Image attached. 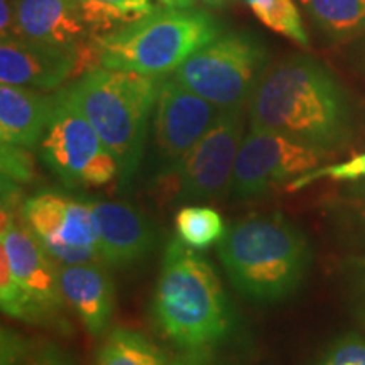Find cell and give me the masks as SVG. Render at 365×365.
Returning <instances> with one entry per match:
<instances>
[{"mask_svg": "<svg viewBox=\"0 0 365 365\" xmlns=\"http://www.w3.org/2000/svg\"><path fill=\"white\" fill-rule=\"evenodd\" d=\"M250 127L279 132L322 149L350 134V108L335 76L308 56L266 68L247 103Z\"/></svg>", "mask_w": 365, "mask_h": 365, "instance_id": "obj_1", "label": "cell"}, {"mask_svg": "<svg viewBox=\"0 0 365 365\" xmlns=\"http://www.w3.org/2000/svg\"><path fill=\"white\" fill-rule=\"evenodd\" d=\"M153 313L166 339L186 352H205L232 330V308L212 264L178 239L163 255Z\"/></svg>", "mask_w": 365, "mask_h": 365, "instance_id": "obj_2", "label": "cell"}, {"mask_svg": "<svg viewBox=\"0 0 365 365\" xmlns=\"http://www.w3.org/2000/svg\"><path fill=\"white\" fill-rule=\"evenodd\" d=\"M217 254L237 291L259 303L293 294L309 259L304 235L281 213L249 217L227 228Z\"/></svg>", "mask_w": 365, "mask_h": 365, "instance_id": "obj_3", "label": "cell"}, {"mask_svg": "<svg viewBox=\"0 0 365 365\" xmlns=\"http://www.w3.org/2000/svg\"><path fill=\"white\" fill-rule=\"evenodd\" d=\"M163 78L97 66L66 88L115 158L120 170L118 181L124 186L134 180L143 161L149 117Z\"/></svg>", "mask_w": 365, "mask_h": 365, "instance_id": "obj_4", "label": "cell"}, {"mask_svg": "<svg viewBox=\"0 0 365 365\" xmlns=\"http://www.w3.org/2000/svg\"><path fill=\"white\" fill-rule=\"evenodd\" d=\"M220 34L222 24L212 14L163 6L132 24L95 36L93 48L100 68L166 76Z\"/></svg>", "mask_w": 365, "mask_h": 365, "instance_id": "obj_5", "label": "cell"}, {"mask_svg": "<svg viewBox=\"0 0 365 365\" xmlns=\"http://www.w3.org/2000/svg\"><path fill=\"white\" fill-rule=\"evenodd\" d=\"M0 307L11 318L39 323L59 313L65 298L59 266L27 228L12 203H2Z\"/></svg>", "mask_w": 365, "mask_h": 365, "instance_id": "obj_6", "label": "cell"}, {"mask_svg": "<svg viewBox=\"0 0 365 365\" xmlns=\"http://www.w3.org/2000/svg\"><path fill=\"white\" fill-rule=\"evenodd\" d=\"M267 49L250 33H225L186 59L173 78L218 110L247 107L267 68Z\"/></svg>", "mask_w": 365, "mask_h": 365, "instance_id": "obj_7", "label": "cell"}, {"mask_svg": "<svg viewBox=\"0 0 365 365\" xmlns=\"http://www.w3.org/2000/svg\"><path fill=\"white\" fill-rule=\"evenodd\" d=\"M39 150L46 166L70 188H102L120 178L115 158L66 88L54 95L53 113Z\"/></svg>", "mask_w": 365, "mask_h": 365, "instance_id": "obj_8", "label": "cell"}, {"mask_svg": "<svg viewBox=\"0 0 365 365\" xmlns=\"http://www.w3.org/2000/svg\"><path fill=\"white\" fill-rule=\"evenodd\" d=\"M244 108L220 110L202 139L164 171L173 180L175 202L200 205L230 193L235 161L244 139Z\"/></svg>", "mask_w": 365, "mask_h": 365, "instance_id": "obj_9", "label": "cell"}, {"mask_svg": "<svg viewBox=\"0 0 365 365\" xmlns=\"http://www.w3.org/2000/svg\"><path fill=\"white\" fill-rule=\"evenodd\" d=\"M328 150L291 139L279 132L250 127L237 154L232 198L237 202L262 198L281 185L322 166Z\"/></svg>", "mask_w": 365, "mask_h": 365, "instance_id": "obj_10", "label": "cell"}, {"mask_svg": "<svg viewBox=\"0 0 365 365\" xmlns=\"http://www.w3.org/2000/svg\"><path fill=\"white\" fill-rule=\"evenodd\" d=\"M21 218L58 266L100 262L97 227L85 198L44 191L22 203Z\"/></svg>", "mask_w": 365, "mask_h": 365, "instance_id": "obj_11", "label": "cell"}, {"mask_svg": "<svg viewBox=\"0 0 365 365\" xmlns=\"http://www.w3.org/2000/svg\"><path fill=\"white\" fill-rule=\"evenodd\" d=\"M220 110L173 78H163L154 107V150L164 171L205 135Z\"/></svg>", "mask_w": 365, "mask_h": 365, "instance_id": "obj_12", "label": "cell"}, {"mask_svg": "<svg viewBox=\"0 0 365 365\" xmlns=\"http://www.w3.org/2000/svg\"><path fill=\"white\" fill-rule=\"evenodd\" d=\"M17 38L76 54L83 73L97 68L93 39L80 0H16Z\"/></svg>", "mask_w": 365, "mask_h": 365, "instance_id": "obj_13", "label": "cell"}, {"mask_svg": "<svg viewBox=\"0 0 365 365\" xmlns=\"http://www.w3.org/2000/svg\"><path fill=\"white\" fill-rule=\"evenodd\" d=\"M98 234L100 262L127 267L143 261L154 247V228L139 210L125 203L85 198Z\"/></svg>", "mask_w": 365, "mask_h": 365, "instance_id": "obj_14", "label": "cell"}, {"mask_svg": "<svg viewBox=\"0 0 365 365\" xmlns=\"http://www.w3.org/2000/svg\"><path fill=\"white\" fill-rule=\"evenodd\" d=\"M83 75L76 54L59 51L22 38H7L0 43V81L2 85L56 90L73 76Z\"/></svg>", "mask_w": 365, "mask_h": 365, "instance_id": "obj_15", "label": "cell"}, {"mask_svg": "<svg viewBox=\"0 0 365 365\" xmlns=\"http://www.w3.org/2000/svg\"><path fill=\"white\" fill-rule=\"evenodd\" d=\"M59 284L65 303L91 335L108 327L113 312V284L100 262L59 266Z\"/></svg>", "mask_w": 365, "mask_h": 365, "instance_id": "obj_16", "label": "cell"}, {"mask_svg": "<svg viewBox=\"0 0 365 365\" xmlns=\"http://www.w3.org/2000/svg\"><path fill=\"white\" fill-rule=\"evenodd\" d=\"M54 97L29 86H0V140L33 149L43 139L53 113Z\"/></svg>", "mask_w": 365, "mask_h": 365, "instance_id": "obj_17", "label": "cell"}, {"mask_svg": "<svg viewBox=\"0 0 365 365\" xmlns=\"http://www.w3.org/2000/svg\"><path fill=\"white\" fill-rule=\"evenodd\" d=\"M308 16L333 39L365 34V0H301Z\"/></svg>", "mask_w": 365, "mask_h": 365, "instance_id": "obj_18", "label": "cell"}, {"mask_svg": "<svg viewBox=\"0 0 365 365\" xmlns=\"http://www.w3.org/2000/svg\"><path fill=\"white\" fill-rule=\"evenodd\" d=\"M95 365H166L164 355L140 333L115 328L100 346Z\"/></svg>", "mask_w": 365, "mask_h": 365, "instance_id": "obj_19", "label": "cell"}, {"mask_svg": "<svg viewBox=\"0 0 365 365\" xmlns=\"http://www.w3.org/2000/svg\"><path fill=\"white\" fill-rule=\"evenodd\" d=\"M80 4L95 36L132 24L158 9L153 0H80Z\"/></svg>", "mask_w": 365, "mask_h": 365, "instance_id": "obj_20", "label": "cell"}, {"mask_svg": "<svg viewBox=\"0 0 365 365\" xmlns=\"http://www.w3.org/2000/svg\"><path fill=\"white\" fill-rule=\"evenodd\" d=\"M175 225L178 239L195 250L218 244L227 232L220 213L205 205H185L176 213Z\"/></svg>", "mask_w": 365, "mask_h": 365, "instance_id": "obj_21", "label": "cell"}, {"mask_svg": "<svg viewBox=\"0 0 365 365\" xmlns=\"http://www.w3.org/2000/svg\"><path fill=\"white\" fill-rule=\"evenodd\" d=\"M254 16L274 33L284 36L299 48H309L303 17L294 0H245Z\"/></svg>", "mask_w": 365, "mask_h": 365, "instance_id": "obj_22", "label": "cell"}, {"mask_svg": "<svg viewBox=\"0 0 365 365\" xmlns=\"http://www.w3.org/2000/svg\"><path fill=\"white\" fill-rule=\"evenodd\" d=\"M365 178V153L359 154L349 161L328 164V166H319L314 170L304 173L296 178L287 185L289 191L303 190L304 186H309L312 182L319 180H335V181H355Z\"/></svg>", "mask_w": 365, "mask_h": 365, "instance_id": "obj_23", "label": "cell"}, {"mask_svg": "<svg viewBox=\"0 0 365 365\" xmlns=\"http://www.w3.org/2000/svg\"><path fill=\"white\" fill-rule=\"evenodd\" d=\"M2 180L14 182L31 181L34 176V159L24 148L2 144Z\"/></svg>", "mask_w": 365, "mask_h": 365, "instance_id": "obj_24", "label": "cell"}, {"mask_svg": "<svg viewBox=\"0 0 365 365\" xmlns=\"http://www.w3.org/2000/svg\"><path fill=\"white\" fill-rule=\"evenodd\" d=\"M322 365H365V340L350 335L330 350Z\"/></svg>", "mask_w": 365, "mask_h": 365, "instance_id": "obj_25", "label": "cell"}, {"mask_svg": "<svg viewBox=\"0 0 365 365\" xmlns=\"http://www.w3.org/2000/svg\"><path fill=\"white\" fill-rule=\"evenodd\" d=\"M16 365H71V362L54 346H44L31 354L26 352Z\"/></svg>", "mask_w": 365, "mask_h": 365, "instance_id": "obj_26", "label": "cell"}, {"mask_svg": "<svg viewBox=\"0 0 365 365\" xmlns=\"http://www.w3.org/2000/svg\"><path fill=\"white\" fill-rule=\"evenodd\" d=\"M0 33L2 39L17 38L16 0H0Z\"/></svg>", "mask_w": 365, "mask_h": 365, "instance_id": "obj_27", "label": "cell"}, {"mask_svg": "<svg viewBox=\"0 0 365 365\" xmlns=\"http://www.w3.org/2000/svg\"><path fill=\"white\" fill-rule=\"evenodd\" d=\"M164 7H176V9H185L191 7L195 4V0H159Z\"/></svg>", "mask_w": 365, "mask_h": 365, "instance_id": "obj_28", "label": "cell"}, {"mask_svg": "<svg viewBox=\"0 0 365 365\" xmlns=\"http://www.w3.org/2000/svg\"><path fill=\"white\" fill-rule=\"evenodd\" d=\"M203 2L212 7H225V6H230V4L239 2V0H203Z\"/></svg>", "mask_w": 365, "mask_h": 365, "instance_id": "obj_29", "label": "cell"}, {"mask_svg": "<svg viewBox=\"0 0 365 365\" xmlns=\"http://www.w3.org/2000/svg\"><path fill=\"white\" fill-rule=\"evenodd\" d=\"M173 365H186V364H181V362H178V364H173Z\"/></svg>", "mask_w": 365, "mask_h": 365, "instance_id": "obj_30", "label": "cell"}, {"mask_svg": "<svg viewBox=\"0 0 365 365\" xmlns=\"http://www.w3.org/2000/svg\"><path fill=\"white\" fill-rule=\"evenodd\" d=\"M364 274H365V262H364ZM364 279H365V276H364Z\"/></svg>", "mask_w": 365, "mask_h": 365, "instance_id": "obj_31", "label": "cell"}]
</instances>
